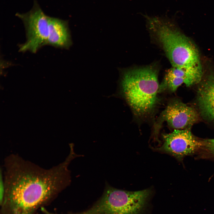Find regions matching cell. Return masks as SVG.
<instances>
[{
  "label": "cell",
  "mask_w": 214,
  "mask_h": 214,
  "mask_svg": "<svg viewBox=\"0 0 214 214\" xmlns=\"http://www.w3.org/2000/svg\"><path fill=\"white\" fill-rule=\"evenodd\" d=\"M73 159L69 155L63 162L45 169L18 155H8L2 167L4 204L7 205L12 214H32L70 183L68 168Z\"/></svg>",
  "instance_id": "obj_1"
},
{
  "label": "cell",
  "mask_w": 214,
  "mask_h": 214,
  "mask_svg": "<svg viewBox=\"0 0 214 214\" xmlns=\"http://www.w3.org/2000/svg\"><path fill=\"white\" fill-rule=\"evenodd\" d=\"M152 37L163 50L172 67L185 70L196 83L201 80L202 69L194 44L171 22L158 17H147Z\"/></svg>",
  "instance_id": "obj_2"
},
{
  "label": "cell",
  "mask_w": 214,
  "mask_h": 214,
  "mask_svg": "<svg viewBox=\"0 0 214 214\" xmlns=\"http://www.w3.org/2000/svg\"><path fill=\"white\" fill-rule=\"evenodd\" d=\"M159 69L157 64H154L125 69L121 72V94L139 117L149 114L156 105L160 88Z\"/></svg>",
  "instance_id": "obj_3"
},
{
  "label": "cell",
  "mask_w": 214,
  "mask_h": 214,
  "mask_svg": "<svg viewBox=\"0 0 214 214\" xmlns=\"http://www.w3.org/2000/svg\"><path fill=\"white\" fill-rule=\"evenodd\" d=\"M151 193L148 189L136 191L119 190L106 183L101 197L83 214H138Z\"/></svg>",
  "instance_id": "obj_4"
},
{
  "label": "cell",
  "mask_w": 214,
  "mask_h": 214,
  "mask_svg": "<svg viewBox=\"0 0 214 214\" xmlns=\"http://www.w3.org/2000/svg\"><path fill=\"white\" fill-rule=\"evenodd\" d=\"M15 15L24 24L26 40L19 45V51L36 53L41 48L47 45L49 16L44 12L36 0L32 9L23 13L17 12Z\"/></svg>",
  "instance_id": "obj_5"
},
{
  "label": "cell",
  "mask_w": 214,
  "mask_h": 214,
  "mask_svg": "<svg viewBox=\"0 0 214 214\" xmlns=\"http://www.w3.org/2000/svg\"><path fill=\"white\" fill-rule=\"evenodd\" d=\"M162 136L163 144L154 149L168 154L180 162L187 156L196 155L202 144V140L195 136L187 128L175 129L171 133L163 134Z\"/></svg>",
  "instance_id": "obj_6"
},
{
  "label": "cell",
  "mask_w": 214,
  "mask_h": 214,
  "mask_svg": "<svg viewBox=\"0 0 214 214\" xmlns=\"http://www.w3.org/2000/svg\"><path fill=\"white\" fill-rule=\"evenodd\" d=\"M197 119V114L193 108L178 100H171L160 114L159 123L155 128L154 139L158 140V127L163 122L175 129H182L191 126Z\"/></svg>",
  "instance_id": "obj_7"
},
{
  "label": "cell",
  "mask_w": 214,
  "mask_h": 214,
  "mask_svg": "<svg viewBox=\"0 0 214 214\" xmlns=\"http://www.w3.org/2000/svg\"><path fill=\"white\" fill-rule=\"evenodd\" d=\"M72 44L67 22L49 16L47 45L67 49Z\"/></svg>",
  "instance_id": "obj_8"
},
{
  "label": "cell",
  "mask_w": 214,
  "mask_h": 214,
  "mask_svg": "<svg viewBox=\"0 0 214 214\" xmlns=\"http://www.w3.org/2000/svg\"><path fill=\"white\" fill-rule=\"evenodd\" d=\"M198 101L201 112L214 122V74L210 75L199 88Z\"/></svg>",
  "instance_id": "obj_9"
},
{
  "label": "cell",
  "mask_w": 214,
  "mask_h": 214,
  "mask_svg": "<svg viewBox=\"0 0 214 214\" xmlns=\"http://www.w3.org/2000/svg\"><path fill=\"white\" fill-rule=\"evenodd\" d=\"M0 203L3 204L5 194V186L4 180L2 169L1 168L0 171Z\"/></svg>",
  "instance_id": "obj_10"
},
{
  "label": "cell",
  "mask_w": 214,
  "mask_h": 214,
  "mask_svg": "<svg viewBox=\"0 0 214 214\" xmlns=\"http://www.w3.org/2000/svg\"><path fill=\"white\" fill-rule=\"evenodd\" d=\"M208 155L211 159L214 161V139H210L207 145Z\"/></svg>",
  "instance_id": "obj_11"
},
{
  "label": "cell",
  "mask_w": 214,
  "mask_h": 214,
  "mask_svg": "<svg viewBox=\"0 0 214 214\" xmlns=\"http://www.w3.org/2000/svg\"><path fill=\"white\" fill-rule=\"evenodd\" d=\"M41 210L42 212H43L45 214H54L49 212L43 207H42L41 208Z\"/></svg>",
  "instance_id": "obj_12"
}]
</instances>
